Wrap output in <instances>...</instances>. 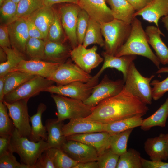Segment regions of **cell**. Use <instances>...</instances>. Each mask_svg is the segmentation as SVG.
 <instances>
[{"mask_svg":"<svg viewBox=\"0 0 168 168\" xmlns=\"http://www.w3.org/2000/svg\"><path fill=\"white\" fill-rule=\"evenodd\" d=\"M149 110L147 105L123 89L118 95L105 99L84 118L102 124L136 116H142Z\"/></svg>","mask_w":168,"mask_h":168,"instance_id":"cell-1","label":"cell"},{"mask_svg":"<svg viewBox=\"0 0 168 168\" xmlns=\"http://www.w3.org/2000/svg\"><path fill=\"white\" fill-rule=\"evenodd\" d=\"M131 24V29L129 35L115 56H141L150 60L158 69H159L161 63L149 45L147 36L143 28L141 22L135 17Z\"/></svg>","mask_w":168,"mask_h":168,"instance_id":"cell-2","label":"cell"},{"mask_svg":"<svg viewBox=\"0 0 168 168\" xmlns=\"http://www.w3.org/2000/svg\"><path fill=\"white\" fill-rule=\"evenodd\" d=\"M49 148L46 141L41 140L37 142L30 140L26 137L20 136L15 128L12 135L10 150L20 156L21 163L33 168L40 155Z\"/></svg>","mask_w":168,"mask_h":168,"instance_id":"cell-3","label":"cell"},{"mask_svg":"<svg viewBox=\"0 0 168 168\" xmlns=\"http://www.w3.org/2000/svg\"><path fill=\"white\" fill-rule=\"evenodd\" d=\"M100 26L104 38L105 52L115 56L129 35L131 24L114 18L111 21L102 23Z\"/></svg>","mask_w":168,"mask_h":168,"instance_id":"cell-4","label":"cell"},{"mask_svg":"<svg viewBox=\"0 0 168 168\" xmlns=\"http://www.w3.org/2000/svg\"><path fill=\"white\" fill-rule=\"evenodd\" d=\"M154 75L149 77L142 76L134 62L130 65L123 89L145 104L150 105L153 99L150 83Z\"/></svg>","mask_w":168,"mask_h":168,"instance_id":"cell-5","label":"cell"},{"mask_svg":"<svg viewBox=\"0 0 168 168\" xmlns=\"http://www.w3.org/2000/svg\"><path fill=\"white\" fill-rule=\"evenodd\" d=\"M56 104L58 120L85 118L92 113L93 108L82 100L51 93Z\"/></svg>","mask_w":168,"mask_h":168,"instance_id":"cell-6","label":"cell"},{"mask_svg":"<svg viewBox=\"0 0 168 168\" xmlns=\"http://www.w3.org/2000/svg\"><path fill=\"white\" fill-rule=\"evenodd\" d=\"M54 83L49 79L35 76L5 95L3 101L11 103L20 100L29 99L41 92L44 91Z\"/></svg>","mask_w":168,"mask_h":168,"instance_id":"cell-7","label":"cell"},{"mask_svg":"<svg viewBox=\"0 0 168 168\" xmlns=\"http://www.w3.org/2000/svg\"><path fill=\"white\" fill-rule=\"evenodd\" d=\"M99 78L94 76L87 82H76L62 86L52 85L44 92L55 94L84 101L90 96Z\"/></svg>","mask_w":168,"mask_h":168,"instance_id":"cell-8","label":"cell"},{"mask_svg":"<svg viewBox=\"0 0 168 168\" xmlns=\"http://www.w3.org/2000/svg\"><path fill=\"white\" fill-rule=\"evenodd\" d=\"M124 83V79L112 80L106 74L94 86L89 97L83 102L95 107L102 100L119 93L123 89Z\"/></svg>","mask_w":168,"mask_h":168,"instance_id":"cell-9","label":"cell"},{"mask_svg":"<svg viewBox=\"0 0 168 168\" xmlns=\"http://www.w3.org/2000/svg\"><path fill=\"white\" fill-rule=\"evenodd\" d=\"M92 77L76 64L68 61L60 64L49 79L57 86H62L76 82H87Z\"/></svg>","mask_w":168,"mask_h":168,"instance_id":"cell-10","label":"cell"},{"mask_svg":"<svg viewBox=\"0 0 168 168\" xmlns=\"http://www.w3.org/2000/svg\"><path fill=\"white\" fill-rule=\"evenodd\" d=\"M29 100L21 99L11 103L3 101L8 108L9 116L20 135L28 138L31 130L27 105Z\"/></svg>","mask_w":168,"mask_h":168,"instance_id":"cell-11","label":"cell"},{"mask_svg":"<svg viewBox=\"0 0 168 168\" xmlns=\"http://www.w3.org/2000/svg\"><path fill=\"white\" fill-rule=\"evenodd\" d=\"M97 47L94 45L87 49L82 44L72 49L70 57L75 63L86 72L90 74L98 66L104 59L97 52Z\"/></svg>","mask_w":168,"mask_h":168,"instance_id":"cell-12","label":"cell"},{"mask_svg":"<svg viewBox=\"0 0 168 168\" xmlns=\"http://www.w3.org/2000/svg\"><path fill=\"white\" fill-rule=\"evenodd\" d=\"M81 9L77 4L71 3L61 6L59 15L62 26L73 49L78 45L76 33L78 16Z\"/></svg>","mask_w":168,"mask_h":168,"instance_id":"cell-13","label":"cell"},{"mask_svg":"<svg viewBox=\"0 0 168 168\" xmlns=\"http://www.w3.org/2000/svg\"><path fill=\"white\" fill-rule=\"evenodd\" d=\"M60 149L77 162L96 161L98 156L93 147L74 140H67Z\"/></svg>","mask_w":168,"mask_h":168,"instance_id":"cell-14","label":"cell"},{"mask_svg":"<svg viewBox=\"0 0 168 168\" xmlns=\"http://www.w3.org/2000/svg\"><path fill=\"white\" fill-rule=\"evenodd\" d=\"M11 48L25 56L30 38L26 18H20L7 26Z\"/></svg>","mask_w":168,"mask_h":168,"instance_id":"cell-15","label":"cell"},{"mask_svg":"<svg viewBox=\"0 0 168 168\" xmlns=\"http://www.w3.org/2000/svg\"><path fill=\"white\" fill-rule=\"evenodd\" d=\"M78 5L90 18L100 24L114 19L112 11L105 0H79Z\"/></svg>","mask_w":168,"mask_h":168,"instance_id":"cell-16","label":"cell"},{"mask_svg":"<svg viewBox=\"0 0 168 168\" xmlns=\"http://www.w3.org/2000/svg\"><path fill=\"white\" fill-rule=\"evenodd\" d=\"M60 64L42 60L23 59L13 71H21L49 79Z\"/></svg>","mask_w":168,"mask_h":168,"instance_id":"cell-17","label":"cell"},{"mask_svg":"<svg viewBox=\"0 0 168 168\" xmlns=\"http://www.w3.org/2000/svg\"><path fill=\"white\" fill-rule=\"evenodd\" d=\"M112 134L106 131L78 134L66 137L67 140H72L91 146L97 150L98 155L110 148Z\"/></svg>","mask_w":168,"mask_h":168,"instance_id":"cell-18","label":"cell"},{"mask_svg":"<svg viewBox=\"0 0 168 168\" xmlns=\"http://www.w3.org/2000/svg\"><path fill=\"white\" fill-rule=\"evenodd\" d=\"M168 133H161L158 136L146 140L144 148L151 160L166 161L168 159Z\"/></svg>","mask_w":168,"mask_h":168,"instance_id":"cell-19","label":"cell"},{"mask_svg":"<svg viewBox=\"0 0 168 168\" xmlns=\"http://www.w3.org/2000/svg\"><path fill=\"white\" fill-rule=\"evenodd\" d=\"M104 131V124L84 118L69 119L62 128L63 135L65 137L78 134Z\"/></svg>","mask_w":168,"mask_h":168,"instance_id":"cell-20","label":"cell"},{"mask_svg":"<svg viewBox=\"0 0 168 168\" xmlns=\"http://www.w3.org/2000/svg\"><path fill=\"white\" fill-rule=\"evenodd\" d=\"M138 16L149 22L154 23L159 28V19L168 16V0H153L143 9L135 12L134 17Z\"/></svg>","mask_w":168,"mask_h":168,"instance_id":"cell-21","label":"cell"},{"mask_svg":"<svg viewBox=\"0 0 168 168\" xmlns=\"http://www.w3.org/2000/svg\"><path fill=\"white\" fill-rule=\"evenodd\" d=\"M104 63L98 72L94 76L99 78L104 71L108 68H114L121 72L124 80L126 78L130 64L135 60L136 55H126L117 57L109 54L105 52L102 53Z\"/></svg>","mask_w":168,"mask_h":168,"instance_id":"cell-22","label":"cell"},{"mask_svg":"<svg viewBox=\"0 0 168 168\" xmlns=\"http://www.w3.org/2000/svg\"><path fill=\"white\" fill-rule=\"evenodd\" d=\"M148 43L154 50L160 63L168 64V48L162 40L160 35L164 34L157 26L150 25L146 27Z\"/></svg>","mask_w":168,"mask_h":168,"instance_id":"cell-23","label":"cell"},{"mask_svg":"<svg viewBox=\"0 0 168 168\" xmlns=\"http://www.w3.org/2000/svg\"><path fill=\"white\" fill-rule=\"evenodd\" d=\"M55 10L52 6H44L28 17L40 30L46 40L49 30L54 19Z\"/></svg>","mask_w":168,"mask_h":168,"instance_id":"cell-24","label":"cell"},{"mask_svg":"<svg viewBox=\"0 0 168 168\" xmlns=\"http://www.w3.org/2000/svg\"><path fill=\"white\" fill-rule=\"evenodd\" d=\"M72 50L63 43L46 40L43 60L59 64L63 63L70 57Z\"/></svg>","mask_w":168,"mask_h":168,"instance_id":"cell-25","label":"cell"},{"mask_svg":"<svg viewBox=\"0 0 168 168\" xmlns=\"http://www.w3.org/2000/svg\"><path fill=\"white\" fill-rule=\"evenodd\" d=\"M63 121L57 119H49L45 121V126L48 133L47 142L49 148L60 149L67 140L62 133Z\"/></svg>","mask_w":168,"mask_h":168,"instance_id":"cell-26","label":"cell"},{"mask_svg":"<svg viewBox=\"0 0 168 168\" xmlns=\"http://www.w3.org/2000/svg\"><path fill=\"white\" fill-rule=\"evenodd\" d=\"M46 108V105L41 103L38 105L36 113L30 117L31 124V130L28 138L31 141L37 142L41 140L45 141L47 140V132L46 127L43 125L42 121V114Z\"/></svg>","mask_w":168,"mask_h":168,"instance_id":"cell-27","label":"cell"},{"mask_svg":"<svg viewBox=\"0 0 168 168\" xmlns=\"http://www.w3.org/2000/svg\"><path fill=\"white\" fill-rule=\"evenodd\" d=\"M110 7L114 18L131 24L135 12L127 0H105Z\"/></svg>","mask_w":168,"mask_h":168,"instance_id":"cell-28","label":"cell"},{"mask_svg":"<svg viewBox=\"0 0 168 168\" xmlns=\"http://www.w3.org/2000/svg\"><path fill=\"white\" fill-rule=\"evenodd\" d=\"M168 117V96L165 102L152 115L143 119L140 128L147 131L155 126L164 127Z\"/></svg>","mask_w":168,"mask_h":168,"instance_id":"cell-29","label":"cell"},{"mask_svg":"<svg viewBox=\"0 0 168 168\" xmlns=\"http://www.w3.org/2000/svg\"><path fill=\"white\" fill-rule=\"evenodd\" d=\"M143 119L136 116L104 124V131L113 134L140 126Z\"/></svg>","mask_w":168,"mask_h":168,"instance_id":"cell-30","label":"cell"},{"mask_svg":"<svg viewBox=\"0 0 168 168\" xmlns=\"http://www.w3.org/2000/svg\"><path fill=\"white\" fill-rule=\"evenodd\" d=\"M102 36L100 24L90 17L82 44L86 48L93 44H97L101 47H104L105 42Z\"/></svg>","mask_w":168,"mask_h":168,"instance_id":"cell-31","label":"cell"},{"mask_svg":"<svg viewBox=\"0 0 168 168\" xmlns=\"http://www.w3.org/2000/svg\"><path fill=\"white\" fill-rule=\"evenodd\" d=\"M7 55L6 61L0 64V77L12 72L23 59L25 56L12 48H2Z\"/></svg>","mask_w":168,"mask_h":168,"instance_id":"cell-32","label":"cell"},{"mask_svg":"<svg viewBox=\"0 0 168 168\" xmlns=\"http://www.w3.org/2000/svg\"><path fill=\"white\" fill-rule=\"evenodd\" d=\"M35 75L21 71L11 72L5 76L4 94L6 95L15 89Z\"/></svg>","mask_w":168,"mask_h":168,"instance_id":"cell-33","label":"cell"},{"mask_svg":"<svg viewBox=\"0 0 168 168\" xmlns=\"http://www.w3.org/2000/svg\"><path fill=\"white\" fill-rule=\"evenodd\" d=\"M140 153L130 148L119 156L116 168H142Z\"/></svg>","mask_w":168,"mask_h":168,"instance_id":"cell-34","label":"cell"},{"mask_svg":"<svg viewBox=\"0 0 168 168\" xmlns=\"http://www.w3.org/2000/svg\"><path fill=\"white\" fill-rule=\"evenodd\" d=\"M46 42L44 40L30 37L26 45V55L30 60H43Z\"/></svg>","mask_w":168,"mask_h":168,"instance_id":"cell-35","label":"cell"},{"mask_svg":"<svg viewBox=\"0 0 168 168\" xmlns=\"http://www.w3.org/2000/svg\"><path fill=\"white\" fill-rule=\"evenodd\" d=\"M133 128L112 134L110 148L114 153L120 156L127 151V144L129 136Z\"/></svg>","mask_w":168,"mask_h":168,"instance_id":"cell-36","label":"cell"},{"mask_svg":"<svg viewBox=\"0 0 168 168\" xmlns=\"http://www.w3.org/2000/svg\"><path fill=\"white\" fill-rule=\"evenodd\" d=\"M47 150L52 160L55 168H74L78 163L60 149L49 148Z\"/></svg>","mask_w":168,"mask_h":168,"instance_id":"cell-37","label":"cell"},{"mask_svg":"<svg viewBox=\"0 0 168 168\" xmlns=\"http://www.w3.org/2000/svg\"><path fill=\"white\" fill-rule=\"evenodd\" d=\"M18 3L12 0H5L0 7V17L2 24L8 26L18 18Z\"/></svg>","mask_w":168,"mask_h":168,"instance_id":"cell-38","label":"cell"},{"mask_svg":"<svg viewBox=\"0 0 168 168\" xmlns=\"http://www.w3.org/2000/svg\"><path fill=\"white\" fill-rule=\"evenodd\" d=\"M44 5V0H21L18 3V18H27Z\"/></svg>","mask_w":168,"mask_h":168,"instance_id":"cell-39","label":"cell"},{"mask_svg":"<svg viewBox=\"0 0 168 168\" xmlns=\"http://www.w3.org/2000/svg\"><path fill=\"white\" fill-rule=\"evenodd\" d=\"M168 73V67L160 68L156 72L157 74L161 73ZM152 88V99L157 100L161 98L164 94L168 92V77L162 81L154 80L150 83Z\"/></svg>","mask_w":168,"mask_h":168,"instance_id":"cell-40","label":"cell"},{"mask_svg":"<svg viewBox=\"0 0 168 168\" xmlns=\"http://www.w3.org/2000/svg\"><path fill=\"white\" fill-rule=\"evenodd\" d=\"M8 110L3 102L0 101V136L12 135L15 128L7 112Z\"/></svg>","mask_w":168,"mask_h":168,"instance_id":"cell-41","label":"cell"},{"mask_svg":"<svg viewBox=\"0 0 168 168\" xmlns=\"http://www.w3.org/2000/svg\"><path fill=\"white\" fill-rule=\"evenodd\" d=\"M59 14L55 11L53 22L49 29L46 40L63 43V32Z\"/></svg>","mask_w":168,"mask_h":168,"instance_id":"cell-42","label":"cell"},{"mask_svg":"<svg viewBox=\"0 0 168 168\" xmlns=\"http://www.w3.org/2000/svg\"><path fill=\"white\" fill-rule=\"evenodd\" d=\"M119 156L110 148L98 155L97 160L99 168H116Z\"/></svg>","mask_w":168,"mask_h":168,"instance_id":"cell-43","label":"cell"},{"mask_svg":"<svg viewBox=\"0 0 168 168\" xmlns=\"http://www.w3.org/2000/svg\"><path fill=\"white\" fill-rule=\"evenodd\" d=\"M90 17L86 12L81 9L78 14L76 25L78 44H82L87 30Z\"/></svg>","mask_w":168,"mask_h":168,"instance_id":"cell-44","label":"cell"},{"mask_svg":"<svg viewBox=\"0 0 168 168\" xmlns=\"http://www.w3.org/2000/svg\"><path fill=\"white\" fill-rule=\"evenodd\" d=\"M13 153L9 151L0 156V168H30L18 162Z\"/></svg>","mask_w":168,"mask_h":168,"instance_id":"cell-45","label":"cell"},{"mask_svg":"<svg viewBox=\"0 0 168 168\" xmlns=\"http://www.w3.org/2000/svg\"><path fill=\"white\" fill-rule=\"evenodd\" d=\"M47 150L39 157L33 168H55L52 160Z\"/></svg>","mask_w":168,"mask_h":168,"instance_id":"cell-46","label":"cell"},{"mask_svg":"<svg viewBox=\"0 0 168 168\" xmlns=\"http://www.w3.org/2000/svg\"><path fill=\"white\" fill-rule=\"evenodd\" d=\"M0 47L11 48L7 26L2 24L0 27Z\"/></svg>","mask_w":168,"mask_h":168,"instance_id":"cell-47","label":"cell"},{"mask_svg":"<svg viewBox=\"0 0 168 168\" xmlns=\"http://www.w3.org/2000/svg\"><path fill=\"white\" fill-rule=\"evenodd\" d=\"M26 20L30 37L38 38L45 40L43 34L34 23L28 18H26Z\"/></svg>","mask_w":168,"mask_h":168,"instance_id":"cell-48","label":"cell"},{"mask_svg":"<svg viewBox=\"0 0 168 168\" xmlns=\"http://www.w3.org/2000/svg\"><path fill=\"white\" fill-rule=\"evenodd\" d=\"M142 163L143 168H168V162L162 161H152L142 158Z\"/></svg>","mask_w":168,"mask_h":168,"instance_id":"cell-49","label":"cell"},{"mask_svg":"<svg viewBox=\"0 0 168 168\" xmlns=\"http://www.w3.org/2000/svg\"><path fill=\"white\" fill-rule=\"evenodd\" d=\"M11 137V135L0 136V156L10 151L9 147Z\"/></svg>","mask_w":168,"mask_h":168,"instance_id":"cell-50","label":"cell"},{"mask_svg":"<svg viewBox=\"0 0 168 168\" xmlns=\"http://www.w3.org/2000/svg\"><path fill=\"white\" fill-rule=\"evenodd\" d=\"M136 12L139 11L149 4L153 0H127Z\"/></svg>","mask_w":168,"mask_h":168,"instance_id":"cell-51","label":"cell"},{"mask_svg":"<svg viewBox=\"0 0 168 168\" xmlns=\"http://www.w3.org/2000/svg\"><path fill=\"white\" fill-rule=\"evenodd\" d=\"M74 168H99L97 161L78 162Z\"/></svg>","mask_w":168,"mask_h":168,"instance_id":"cell-52","label":"cell"},{"mask_svg":"<svg viewBox=\"0 0 168 168\" xmlns=\"http://www.w3.org/2000/svg\"><path fill=\"white\" fill-rule=\"evenodd\" d=\"M44 4L46 6H52L54 4L62 2H68L78 4L79 0H44Z\"/></svg>","mask_w":168,"mask_h":168,"instance_id":"cell-53","label":"cell"},{"mask_svg":"<svg viewBox=\"0 0 168 168\" xmlns=\"http://www.w3.org/2000/svg\"><path fill=\"white\" fill-rule=\"evenodd\" d=\"M5 82V76L0 77V101H3L5 96L4 94Z\"/></svg>","mask_w":168,"mask_h":168,"instance_id":"cell-54","label":"cell"},{"mask_svg":"<svg viewBox=\"0 0 168 168\" xmlns=\"http://www.w3.org/2000/svg\"><path fill=\"white\" fill-rule=\"evenodd\" d=\"M7 59V54L3 49L1 47L0 49V63L5 62Z\"/></svg>","mask_w":168,"mask_h":168,"instance_id":"cell-55","label":"cell"},{"mask_svg":"<svg viewBox=\"0 0 168 168\" xmlns=\"http://www.w3.org/2000/svg\"><path fill=\"white\" fill-rule=\"evenodd\" d=\"M161 22L163 23L164 27L168 31V16L162 17Z\"/></svg>","mask_w":168,"mask_h":168,"instance_id":"cell-56","label":"cell"},{"mask_svg":"<svg viewBox=\"0 0 168 168\" xmlns=\"http://www.w3.org/2000/svg\"><path fill=\"white\" fill-rule=\"evenodd\" d=\"M5 0H0V6L1 7Z\"/></svg>","mask_w":168,"mask_h":168,"instance_id":"cell-57","label":"cell"},{"mask_svg":"<svg viewBox=\"0 0 168 168\" xmlns=\"http://www.w3.org/2000/svg\"><path fill=\"white\" fill-rule=\"evenodd\" d=\"M15 2L18 3L21 0H12Z\"/></svg>","mask_w":168,"mask_h":168,"instance_id":"cell-58","label":"cell"},{"mask_svg":"<svg viewBox=\"0 0 168 168\" xmlns=\"http://www.w3.org/2000/svg\"><path fill=\"white\" fill-rule=\"evenodd\" d=\"M167 151H168V140L167 141Z\"/></svg>","mask_w":168,"mask_h":168,"instance_id":"cell-59","label":"cell"}]
</instances>
